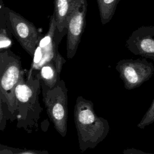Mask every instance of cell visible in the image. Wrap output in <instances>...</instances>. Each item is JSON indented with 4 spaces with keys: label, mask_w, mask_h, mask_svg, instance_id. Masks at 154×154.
<instances>
[{
    "label": "cell",
    "mask_w": 154,
    "mask_h": 154,
    "mask_svg": "<svg viewBox=\"0 0 154 154\" xmlns=\"http://www.w3.org/2000/svg\"><path fill=\"white\" fill-rule=\"evenodd\" d=\"M73 0H54V13L55 20L56 29L55 32L54 40L58 45L66 34V26L68 17L69 16Z\"/></svg>",
    "instance_id": "obj_10"
},
{
    "label": "cell",
    "mask_w": 154,
    "mask_h": 154,
    "mask_svg": "<svg viewBox=\"0 0 154 154\" xmlns=\"http://www.w3.org/2000/svg\"><path fill=\"white\" fill-rule=\"evenodd\" d=\"M13 45L12 34L8 31L6 25L0 28V53L10 49Z\"/></svg>",
    "instance_id": "obj_13"
},
{
    "label": "cell",
    "mask_w": 154,
    "mask_h": 154,
    "mask_svg": "<svg viewBox=\"0 0 154 154\" xmlns=\"http://www.w3.org/2000/svg\"><path fill=\"white\" fill-rule=\"evenodd\" d=\"M26 73L22 69L20 57L11 49L0 53V94L6 119L11 122L16 117L15 88Z\"/></svg>",
    "instance_id": "obj_3"
},
{
    "label": "cell",
    "mask_w": 154,
    "mask_h": 154,
    "mask_svg": "<svg viewBox=\"0 0 154 154\" xmlns=\"http://www.w3.org/2000/svg\"><path fill=\"white\" fill-rule=\"evenodd\" d=\"M122 154H154L142 151L135 148H127L123 150Z\"/></svg>",
    "instance_id": "obj_18"
},
{
    "label": "cell",
    "mask_w": 154,
    "mask_h": 154,
    "mask_svg": "<svg viewBox=\"0 0 154 154\" xmlns=\"http://www.w3.org/2000/svg\"><path fill=\"white\" fill-rule=\"evenodd\" d=\"M41 90L38 76H27L26 73L22 76L15 88L16 127L28 133L39 129V120L43 111L39 100Z\"/></svg>",
    "instance_id": "obj_1"
},
{
    "label": "cell",
    "mask_w": 154,
    "mask_h": 154,
    "mask_svg": "<svg viewBox=\"0 0 154 154\" xmlns=\"http://www.w3.org/2000/svg\"><path fill=\"white\" fill-rule=\"evenodd\" d=\"M41 89L47 114L57 132L62 137H65L68 118V90L66 83L60 79L52 88L41 85Z\"/></svg>",
    "instance_id": "obj_4"
},
{
    "label": "cell",
    "mask_w": 154,
    "mask_h": 154,
    "mask_svg": "<svg viewBox=\"0 0 154 154\" xmlns=\"http://www.w3.org/2000/svg\"><path fill=\"white\" fill-rule=\"evenodd\" d=\"M120 0H97L99 14L102 25L112 19Z\"/></svg>",
    "instance_id": "obj_12"
},
{
    "label": "cell",
    "mask_w": 154,
    "mask_h": 154,
    "mask_svg": "<svg viewBox=\"0 0 154 154\" xmlns=\"http://www.w3.org/2000/svg\"><path fill=\"white\" fill-rule=\"evenodd\" d=\"M126 46L132 54L154 61V27L144 26L133 31Z\"/></svg>",
    "instance_id": "obj_9"
},
{
    "label": "cell",
    "mask_w": 154,
    "mask_h": 154,
    "mask_svg": "<svg viewBox=\"0 0 154 154\" xmlns=\"http://www.w3.org/2000/svg\"><path fill=\"white\" fill-rule=\"evenodd\" d=\"M55 29V20L52 14L50 17L48 31L42 37L36 47L31 67L26 74L27 76H37L39 70L45 64L55 60L60 54L58 51V45L54 40Z\"/></svg>",
    "instance_id": "obj_8"
},
{
    "label": "cell",
    "mask_w": 154,
    "mask_h": 154,
    "mask_svg": "<svg viewBox=\"0 0 154 154\" xmlns=\"http://www.w3.org/2000/svg\"><path fill=\"white\" fill-rule=\"evenodd\" d=\"M7 119L5 114L4 105L0 94V131H4L6 128Z\"/></svg>",
    "instance_id": "obj_15"
},
{
    "label": "cell",
    "mask_w": 154,
    "mask_h": 154,
    "mask_svg": "<svg viewBox=\"0 0 154 154\" xmlns=\"http://www.w3.org/2000/svg\"><path fill=\"white\" fill-rule=\"evenodd\" d=\"M3 13L8 31L32 58L42 35L33 23L8 7H4Z\"/></svg>",
    "instance_id": "obj_5"
},
{
    "label": "cell",
    "mask_w": 154,
    "mask_h": 154,
    "mask_svg": "<svg viewBox=\"0 0 154 154\" xmlns=\"http://www.w3.org/2000/svg\"><path fill=\"white\" fill-rule=\"evenodd\" d=\"M153 123H154V99L150 107L137 125V128L143 129Z\"/></svg>",
    "instance_id": "obj_14"
},
{
    "label": "cell",
    "mask_w": 154,
    "mask_h": 154,
    "mask_svg": "<svg viewBox=\"0 0 154 154\" xmlns=\"http://www.w3.org/2000/svg\"><path fill=\"white\" fill-rule=\"evenodd\" d=\"M4 4L2 0H0V28L5 25V22L4 19V16L3 13V9Z\"/></svg>",
    "instance_id": "obj_19"
},
{
    "label": "cell",
    "mask_w": 154,
    "mask_h": 154,
    "mask_svg": "<svg viewBox=\"0 0 154 154\" xmlns=\"http://www.w3.org/2000/svg\"><path fill=\"white\" fill-rule=\"evenodd\" d=\"M116 69L128 90L135 89L152 78L154 66L146 58L124 59L119 61Z\"/></svg>",
    "instance_id": "obj_6"
},
{
    "label": "cell",
    "mask_w": 154,
    "mask_h": 154,
    "mask_svg": "<svg viewBox=\"0 0 154 154\" xmlns=\"http://www.w3.org/2000/svg\"><path fill=\"white\" fill-rule=\"evenodd\" d=\"M17 149L18 148H15L0 144V154H11Z\"/></svg>",
    "instance_id": "obj_17"
},
{
    "label": "cell",
    "mask_w": 154,
    "mask_h": 154,
    "mask_svg": "<svg viewBox=\"0 0 154 154\" xmlns=\"http://www.w3.org/2000/svg\"><path fill=\"white\" fill-rule=\"evenodd\" d=\"M65 62L66 60L60 54L55 60L45 64L38 73L40 85L48 88L54 87L61 79L60 74Z\"/></svg>",
    "instance_id": "obj_11"
},
{
    "label": "cell",
    "mask_w": 154,
    "mask_h": 154,
    "mask_svg": "<svg viewBox=\"0 0 154 154\" xmlns=\"http://www.w3.org/2000/svg\"><path fill=\"white\" fill-rule=\"evenodd\" d=\"M73 116L81 152L94 149L109 133L108 121L99 117L94 111V103L81 96L76 98Z\"/></svg>",
    "instance_id": "obj_2"
},
{
    "label": "cell",
    "mask_w": 154,
    "mask_h": 154,
    "mask_svg": "<svg viewBox=\"0 0 154 154\" xmlns=\"http://www.w3.org/2000/svg\"><path fill=\"white\" fill-rule=\"evenodd\" d=\"M11 154H49L47 150H31V149H17Z\"/></svg>",
    "instance_id": "obj_16"
},
{
    "label": "cell",
    "mask_w": 154,
    "mask_h": 154,
    "mask_svg": "<svg viewBox=\"0 0 154 154\" xmlns=\"http://www.w3.org/2000/svg\"><path fill=\"white\" fill-rule=\"evenodd\" d=\"M87 0H73L68 17L67 34V57L72 59L75 55L86 23Z\"/></svg>",
    "instance_id": "obj_7"
}]
</instances>
